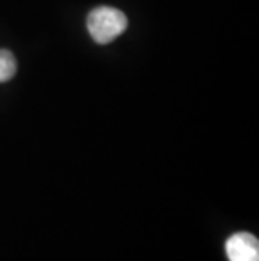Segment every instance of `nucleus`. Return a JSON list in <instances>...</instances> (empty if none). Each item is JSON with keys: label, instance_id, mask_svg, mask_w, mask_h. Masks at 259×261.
<instances>
[{"label": "nucleus", "instance_id": "nucleus-3", "mask_svg": "<svg viewBox=\"0 0 259 261\" xmlns=\"http://www.w3.org/2000/svg\"><path fill=\"white\" fill-rule=\"evenodd\" d=\"M17 73V61L7 49H0V83L12 80Z\"/></svg>", "mask_w": 259, "mask_h": 261}, {"label": "nucleus", "instance_id": "nucleus-1", "mask_svg": "<svg viewBox=\"0 0 259 261\" xmlns=\"http://www.w3.org/2000/svg\"><path fill=\"white\" fill-rule=\"evenodd\" d=\"M88 31L98 44H108L121 36L128 27V19L118 9L98 7L88 15Z\"/></svg>", "mask_w": 259, "mask_h": 261}, {"label": "nucleus", "instance_id": "nucleus-2", "mask_svg": "<svg viewBox=\"0 0 259 261\" xmlns=\"http://www.w3.org/2000/svg\"><path fill=\"white\" fill-rule=\"evenodd\" d=\"M229 261H259V241L251 232H236L225 241Z\"/></svg>", "mask_w": 259, "mask_h": 261}]
</instances>
